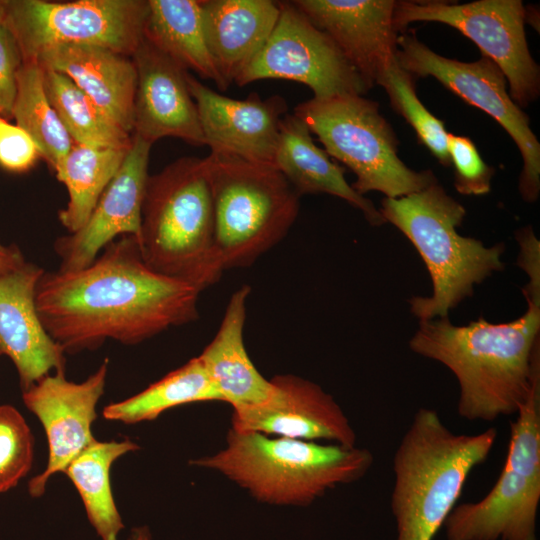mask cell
<instances>
[{
    "mask_svg": "<svg viewBox=\"0 0 540 540\" xmlns=\"http://www.w3.org/2000/svg\"><path fill=\"white\" fill-rule=\"evenodd\" d=\"M200 291L152 270L138 240L122 235L88 267L45 271L35 303L48 335L65 353L95 350L107 339L141 343L198 318Z\"/></svg>",
    "mask_w": 540,
    "mask_h": 540,
    "instance_id": "1",
    "label": "cell"
},
{
    "mask_svg": "<svg viewBox=\"0 0 540 540\" xmlns=\"http://www.w3.org/2000/svg\"><path fill=\"white\" fill-rule=\"evenodd\" d=\"M527 309L513 321L482 316L467 325L448 317L420 321L410 349L446 366L460 393L458 415L491 422L516 414L540 381V294H523Z\"/></svg>",
    "mask_w": 540,
    "mask_h": 540,
    "instance_id": "2",
    "label": "cell"
},
{
    "mask_svg": "<svg viewBox=\"0 0 540 540\" xmlns=\"http://www.w3.org/2000/svg\"><path fill=\"white\" fill-rule=\"evenodd\" d=\"M490 427L456 434L431 408L421 407L394 453L390 506L396 540H433L457 505L472 470L489 456L497 439Z\"/></svg>",
    "mask_w": 540,
    "mask_h": 540,
    "instance_id": "3",
    "label": "cell"
},
{
    "mask_svg": "<svg viewBox=\"0 0 540 540\" xmlns=\"http://www.w3.org/2000/svg\"><path fill=\"white\" fill-rule=\"evenodd\" d=\"M373 461L366 448L230 428L223 449L190 464L220 473L259 502L304 506L337 486L360 480Z\"/></svg>",
    "mask_w": 540,
    "mask_h": 540,
    "instance_id": "4",
    "label": "cell"
},
{
    "mask_svg": "<svg viewBox=\"0 0 540 540\" xmlns=\"http://www.w3.org/2000/svg\"><path fill=\"white\" fill-rule=\"evenodd\" d=\"M145 263L200 292L224 272L204 158L181 157L149 176L138 237Z\"/></svg>",
    "mask_w": 540,
    "mask_h": 540,
    "instance_id": "5",
    "label": "cell"
},
{
    "mask_svg": "<svg viewBox=\"0 0 540 540\" xmlns=\"http://www.w3.org/2000/svg\"><path fill=\"white\" fill-rule=\"evenodd\" d=\"M379 212L398 228L422 257L432 280V295L409 300L420 321L444 318L474 286L504 268V244L486 247L458 233L466 210L438 182L398 198H384Z\"/></svg>",
    "mask_w": 540,
    "mask_h": 540,
    "instance_id": "6",
    "label": "cell"
},
{
    "mask_svg": "<svg viewBox=\"0 0 540 540\" xmlns=\"http://www.w3.org/2000/svg\"><path fill=\"white\" fill-rule=\"evenodd\" d=\"M204 159L223 270L248 267L287 235L300 196L273 164L218 153Z\"/></svg>",
    "mask_w": 540,
    "mask_h": 540,
    "instance_id": "7",
    "label": "cell"
},
{
    "mask_svg": "<svg viewBox=\"0 0 540 540\" xmlns=\"http://www.w3.org/2000/svg\"><path fill=\"white\" fill-rule=\"evenodd\" d=\"M293 114L331 158L355 174L351 186L362 196L378 191L385 198H398L437 182L431 170L414 171L399 158L396 135L373 100L355 94L311 98L299 103Z\"/></svg>",
    "mask_w": 540,
    "mask_h": 540,
    "instance_id": "8",
    "label": "cell"
},
{
    "mask_svg": "<svg viewBox=\"0 0 540 540\" xmlns=\"http://www.w3.org/2000/svg\"><path fill=\"white\" fill-rule=\"evenodd\" d=\"M516 414L497 481L479 501L453 508L443 525L447 540H537L540 381Z\"/></svg>",
    "mask_w": 540,
    "mask_h": 540,
    "instance_id": "9",
    "label": "cell"
},
{
    "mask_svg": "<svg viewBox=\"0 0 540 540\" xmlns=\"http://www.w3.org/2000/svg\"><path fill=\"white\" fill-rule=\"evenodd\" d=\"M5 26L23 62L61 45H91L132 57L144 40L148 0H5Z\"/></svg>",
    "mask_w": 540,
    "mask_h": 540,
    "instance_id": "10",
    "label": "cell"
},
{
    "mask_svg": "<svg viewBox=\"0 0 540 540\" xmlns=\"http://www.w3.org/2000/svg\"><path fill=\"white\" fill-rule=\"evenodd\" d=\"M416 21L449 25L472 40L481 55L503 72L509 95L522 108L540 93V69L526 40V10L521 0H478L464 4L444 1H396L394 23L399 32Z\"/></svg>",
    "mask_w": 540,
    "mask_h": 540,
    "instance_id": "11",
    "label": "cell"
},
{
    "mask_svg": "<svg viewBox=\"0 0 540 540\" xmlns=\"http://www.w3.org/2000/svg\"><path fill=\"white\" fill-rule=\"evenodd\" d=\"M396 59L401 68L416 77H434L465 102L494 118L516 143L523 160L519 192L527 202L540 192V143L530 127V119L511 99L507 80L488 57L461 62L441 56L414 33L397 38Z\"/></svg>",
    "mask_w": 540,
    "mask_h": 540,
    "instance_id": "12",
    "label": "cell"
},
{
    "mask_svg": "<svg viewBox=\"0 0 540 540\" xmlns=\"http://www.w3.org/2000/svg\"><path fill=\"white\" fill-rule=\"evenodd\" d=\"M280 15L264 47L235 80L244 86L284 79L308 86L315 99L364 95L370 87L332 39L292 1H280Z\"/></svg>",
    "mask_w": 540,
    "mask_h": 540,
    "instance_id": "13",
    "label": "cell"
},
{
    "mask_svg": "<svg viewBox=\"0 0 540 540\" xmlns=\"http://www.w3.org/2000/svg\"><path fill=\"white\" fill-rule=\"evenodd\" d=\"M108 360L86 380L66 379L65 371L49 374L23 391V402L40 421L48 441V462L28 483L32 497L44 494L51 476L64 472L69 463L94 440L92 425L96 406L104 393Z\"/></svg>",
    "mask_w": 540,
    "mask_h": 540,
    "instance_id": "14",
    "label": "cell"
},
{
    "mask_svg": "<svg viewBox=\"0 0 540 540\" xmlns=\"http://www.w3.org/2000/svg\"><path fill=\"white\" fill-rule=\"evenodd\" d=\"M270 380V398L254 407L233 410L232 429L356 446V433L346 414L318 384L292 374L276 375Z\"/></svg>",
    "mask_w": 540,
    "mask_h": 540,
    "instance_id": "15",
    "label": "cell"
},
{
    "mask_svg": "<svg viewBox=\"0 0 540 540\" xmlns=\"http://www.w3.org/2000/svg\"><path fill=\"white\" fill-rule=\"evenodd\" d=\"M151 146L132 135V143L120 168L102 192L86 223L76 232L55 241L59 271L88 267L101 250L122 235H133L138 239L150 176Z\"/></svg>",
    "mask_w": 540,
    "mask_h": 540,
    "instance_id": "16",
    "label": "cell"
},
{
    "mask_svg": "<svg viewBox=\"0 0 540 540\" xmlns=\"http://www.w3.org/2000/svg\"><path fill=\"white\" fill-rule=\"evenodd\" d=\"M187 83L197 106L204 145L211 153L274 165L280 122L288 110L282 96L262 99L253 92L245 99H233L189 73Z\"/></svg>",
    "mask_w": 540,
    "mask_h": 540,
    "instance_id": "17",
    "label": "cell"
},
{
    "mask_svg": "<svg viewBox=\"0 0 540 540\" xmlns=\"http://www.w3.org/2000/svg\"><path fill=\"white\" fill-rule=\"evenodd\" d=\"M371 88L396 60L394 0H294Z\"/></svg>",
    "mask_w": 540,
    "mask_h": 540,
    "instance_id": "18",
    "label": "cell"
},
{
    "mask_svg": "<svg viewBox=\"0 0 540 540\" xmlns=\"http://www.w3.org/2000/svg\"><path fill=\"white\" fill-rule=\"evenodd\" d=\"M137 71L133 134L153 144L163 137L204 145L187 74L145 39L131 57Z\"/></svg>",
    "mask_w": 540,
    "mask_h": 540,
    "instance_id": "19",
    "label": "cell"
},
{
    "mask_svg": "<svg viewBox=\"0 0 540 540\" xmlns=\"http://www.w3.org/2000/svg\"><path fill=\"white\" fill-rule=\"evenodd\" d=\"M45 272L32 263L0 276V352L14 363L23 391L51 371H65V352L39 318L35 293Z\"/></svg>",
    "mask_w": 540,
    "mask_h": 540,
    "instance_id": "20",
    "label": "cell"
},
{
    "mask_svg": "<svg viewBox=\"0 0 540 540\" xmlns=\"http://www.w3.org/2000/svg\"><path fill=\"white\" fill-rule=\"evenodd\" d=\"M33 62L66 75L119 127L133 134L137 71L131 57L99 46L61 45L43 50Z\"/></svg>",
    "mask_w": 540,
    "mask_h": 540,
    "instance_id": "21",
    "label": "cell"
},
{
    "mask_svg": "<svg viewBox=\"0 0 540 540\" xmlns=\"http://www.w3.org/2000/svg\"><path fill=\"white\" fill-rule=\"evenodd\" d=\"M206 44L230 86L266 44L280 15L271 0H201Z\"/></svg>",
    "mask_w": 540,
    "mask_h": 540,
    "instance_id": "22",
    "label": "cell"
},
{
    "mask_svg": "<svg viewBox=\"0 0 540 540\" xmlns=\"http://www.w3.org/2000/svg\"><path fill=\"white\" fill-rule=\"evenodd\" d=\"M250 291L243 285L231 295L214 338L199 355L222 401L233 410L263 404L273 392L271 380L258 371L244 343Z\"/></svg>",
    "mask_w": 540,
    "mask_h": 540,
    "instance_id": "23",
    "label": "cell"
},
{
    "mask_svg": "<svg viewBox=\"0 0 540 540\" xmlns=\"http://www.w3.org/2000/svg\"><path fill=\"white\" fill-rule=\"evenodd\" d=\"M274 166L296 193H326L359 209L374 226L385 223L373 202L357 193L345 179V168L318 147L306 123L295 114H285L280 122Z\"/></svg>",
    "mask_w": 540,
    "mask_h": 540,
    "instance_id": "24",
    "label": "cell"
},
{
    "mask_svg": "<svg viewBox=\"0 0 540 540\" xmlns=\"http://www.w3.org/2000/svg\"><path fill=\"white\" fill-rule=\"evenodd\" d=\"M144 39L186 71L213 81L219 90L229 87L206 44L201 0H148Z\"/></svg>",
    "mask_w": 540,
    "mask_h": 540,
    "instance_id": "25",
    "label": "cell"
},
{
    "mask_svg": "<svg viewBox=\"0 0 540 540\" xmlns=\"http://www.w3.org/2000/svg\"><path fill=\"white\" fill-rule=\"evenodd\" d=\"M139 448L128 438L121 441L95 439L64 470L102 540H118L119 532L124 528L111 489V467L117 459Z\"/></svg>",
    "mask_w": 540,
    "mask_h": 540,
    "instance_id": "26",
    "label": "cell"
},
{
    "mask_svg": "<svg viewBox=\"0 0 540 540\" xmlns=\"http://www.w3.org/2000/svg\"><path fill=\"white\" fill-rule=\"evenodd\" d=\"M222 401L199 356L169 372L141 392L105 406L103 417L124 424L152 421L172 408L195 402Z\"/></svg>",
    "mask_w": 540,
    "mask_h": 540,
    "instance_id": "27",
    "label": "cell"
},
{
    "mask_svg": "<svg viewBox=\"0 0 540 540\" xmlns=\"http://www.w3.org/2000/svg\"><path fill=\"white\" fill-rule=\"evenodd\" d=\"M129 148L73 144L54 170L69 200L58 213L60 223L74 233L88 220L102 192L120 168Z\"/></svg>",
    "mask_w": 540,
    "mask_h": 540,
    "instance_id": "28",
    "label": "cell"
},
{
    "mask_svg": "<svg viewBox=\"0 0 540 540\" xmlns=\"http://www.w3.org/2000/svg\"><path fill=\"white\" fill-rule=\"evenodd\" d=\"M43 82L48 99L74 144L100 148L130 147L132 135L110 119L66 75L43 69Z\"/></svg>",
    "mask_w": 540,
    "mask_h": 540,
    "instance_id": "29",
    "label": "cell"
},
{
    "mask_svg": "<svg viewBox=\"0 0 540 540\" xmlns=\"http://www.w3.org/2000/svg\"><path fill=\"white\" fill-rule=\"evenodd\" d=\"M11 117L33 139L41 157L55 170L74 142L48 99L43 69L36 62H23L18 71Z\"/></svg>",
    "mask_w": 540,
    "mask_h": 540,
    "instance_id": "30",
    "label": "cell"
},
{
    "mask_svg": "<svg viewBox=\"0 0 540 540\" xmlns=\"http://www.w3.org/2000/svg\"><path fill=\"white\" fill-rule=\"evenodd\" d=\"M393 109L414 129L418 140L443 166H451L448 153L449 133L444 123L430 113L419 100L415 78L401 68L397 59L379 76Z\"/></svg>",
    "mask_w": 540,
    "mask_h": 540,
    "instance_id": "31",
    "label": "cell"
},
{
    "mask_svg": "<svg viewBox=\"0 0 540 540\" xmlns=\"http://www.w3.org/2000/svg\"><path fill=\"white\" fill-rule=\"evenodd\" d=\"M34 439L22 414L11 405H0V493L14 488L30 471Z\"/></svg>",
    "mask_w": 540,
    "mask_h": 540,
    "instance_id": "32",
    "label": "cell"
},
{
    "mask_svg": "<svg viewBox=\"0 0 540 540\" xmlns=\"http://www.w3.org/2000/svg\"><path fill=\"white\" fill-rule=\"evenodd\" d=\"M448 153L454 167V186L460 194L478 196L490 192L495 170L483 161L470 138L449 133Z\"/></svg>",
    "mask_w": 540,
    "mask_h": 540,
    "instance_id": "33",
    "label": "cell"
},
{
    "mask_svg": "<svg viewBox=\"0 0 540 540\" xmlns=\"http://www.w3.org/2000/svg\"><path fill=\"white\" fill-rule=\"evenodd\" d=\"M41 157L33 139L18 125L0 115V166L7 171L22 173Z\"/></svg>",
    "mask_w": 540,
    "mask_h": 540,
    "instance_id": "34",
    "label": "cell"
},
{
    "mask_svg": "<svg viewBox=\"0 0 540 540\" xmlns=\"http://www.w3.org/2000/svg\"><path fill=\"white\" fill-rule=\"evenodd\" d=\"M23 63L16 39L5 26L0 28V115L12 116L17 94V74Z\"/></svg>",
    "mask_w": 540,
    "mask_h": 540,
    "instance_id": "35",
    "label": "cell"
},
{
    "mask_svg": "<svg viewBox=\"0 0 540 540\" xmlns=\"http://www.w3.org/2000/svg\"><path fill=\"white\" fill-rule=\"evenodd\" d=\"M516 239L520 247L518 266L526 272L528 281L540 282V246L533 230L530 227L519 230Z\"/></svg>",
    "mask_w": 540,
    "mask_h": 540,
    "instance_id": "36",
    "label": "cell"
},
{
    "mask_svg": "<svg viewBox=\"0 0 540 540\" xmlns=\"http://www.w3.org/2000/svg\"><path fill=\"white\" fill-rule=\"evenodd\" d=\"M25 263L22 253L16 246L0 244V276L17 270Z\"/></svg>",
    "mask_w": 540,
    "mask_h": 540,
    "instance_id": "37",
    "label": "cell"
},
{
    "mask_svg": "<svg viewBox=\"0 0 540 540\" xmlns=\"http://www.w3.org/2000/svg\"><path fill=\"white\" fill-rule=\"evenodd\" d=\"M128 540H151V534L148 527H136L132 529Z\"/></svg>",
    "mask_w": 540,
    "mask_h": 540,
    "instance_id": "38",
    "label": "cell"
},
{
    "mask_svg": "<svg viewBox=\"0 0 540 540\" xmlns=\"http://www.w3.org/2000/svg\"><path fill=\"white\" fill-rule=\"evenodd\" d=\"M4 21H5L4 1H0V28L4 25Z\"/></svg>",
    "mask_w": 540,
    "mask_h": 540,
    "instance_id": "39",
    "label": "cell"
},
{
    "mask_svg": "<svg viewBox=\"0 0 540 540\" xmlns=\"http://www.w3.org/2000/svg\"><path fill=\"white\" fill-rule=\"evenodd\" d=\"M0 355H1V352H0Z\"/></svg>",
    "mask_w": 540,
    "mask_h": 540,
    "instance_id": "40",
    "label": "cell"
}]
</instances>
